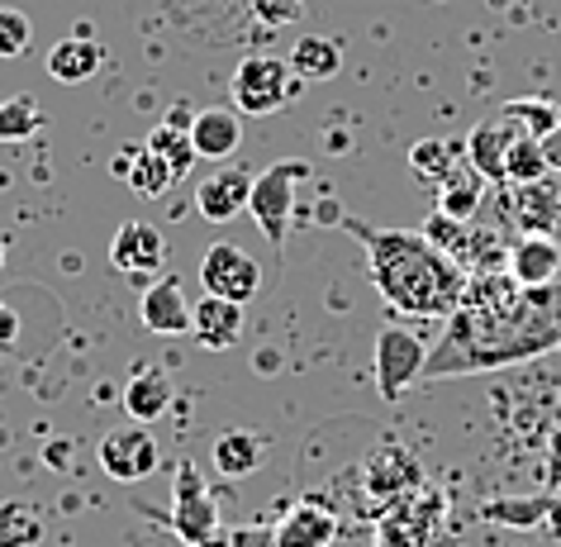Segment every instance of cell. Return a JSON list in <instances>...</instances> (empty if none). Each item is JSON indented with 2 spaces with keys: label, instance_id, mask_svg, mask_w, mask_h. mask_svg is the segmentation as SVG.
I'll use <instances>...</instances> for the list:
<instances>
[{
  "label": "cell",
  "instance_id": "6da1fadb",
  "mask_svg": "<svg viewBox=\"0 0 561 547\" xmlns=\"http://www.w3.org/2000/svg\"><path fill=\"white\" fill-rule=\"evenodd\" d=\"M347 233L367 248L371 262V282L386 296V305L396 315L410 319H453L467 300V266L453 262L447 252H438L424 233L410 229H376V224H362L353 215L339 219Z\"/></svg>",
  "mask_w": 561,
  "mask_h": 547
},
{
  "label": "cell",
  "instance_id": "7a4b0ae2",
  "mask_svg": "<svg viewBox=\"0 0 561 547\" xmlns=\"http://www.w3.org/2000/svg\"><path fill=\"white\" fill-rule=\"evenodd\" d=\"M419 486H424V467H419V457L404 443L381 438L367 457H362L357 486H347V490H353V510L357 514L381 518L390 504H400L404 495H414Z\"/></svg>",
  "mask_w": 561,
  "mask_h": 547
},
{
  "label": "cell",
  "instance_id": "3957f363",
  "mask_svg": "<svg viewBox=\"0 0 561 547\" xmlns=\"http://www.w3.org/2000/svg\"><path fill=\"white\" fill-rule=\"evenodd\" d=\"M300 181H310V162H305V158H280V162L266 167L262 176H252L248 215H252V224H257L262 238L272 248H280V243H286V233H290Z\"/></svg>",
  "mask_w": 561,
  "mask_h": 547
},
{
  "label": "cell",
  "instance_id": "277c9868",
  "mask_svg": "<svg viewBox=\"0 0 561 547\" xmlns=\"http://www.w3.org/2000/svg\"><path fill=\"white\" fill-rule=\"evenodd\" d=\"M305 81L296 77V67L286 58H243L233 72V110L238 115H252V119H266L276 110H286L290 101L300 95Z\"/></svg>",
  "mask_w": 561,
  "mask_h": 547
},
{
  "label": "cell",
  "instance_id": "5b68a950",
  "mask_svg": "<svg viewBox=\"0 0 561 547\" xmlns=\"http://www.w3.org/2000/svg\"><path fill=\"white\" fill-rule=\"evenodd\" d=\"M172 528L176 538L186 547H209L219 538V504L209 495L205 476L191 467V461H181L176 467V486H172Z\"/></svg>",
  "mask_w": 561,
  "mask_h": 547
},
{
  "label": "cell",
  "instance_id": "8992f818",
  "mask_svg": "<svg viewBox=\"0 0 561 547\" xmlns=\"http://www.w3.org/2000/svg\"><path fill=\"white\" fill-rule=\"evenodd\" d=\"M443 524V495L438 490H414L400 504L376 518V547H433Z\"/></svg>",
  "mask_w": 561,
  "mask_h": 547
},
{
  "label": "cell",
  "instance_id": "52a82bcc",
  "mask_svg": "<svg viewBox=\"0 0 561 547\" xmlns=\"http://www.w3.org/2000/svg\"><path fill=\"white\" fill-rule=\"evenodd\" d=\"M101 467H105V476H115V481H124V486L148 481V476L162 467L158 433H152L148 424H138V419L110 429L101 438Z\"/></svg>",
  "mask_w": 561,
  "mask_h": 547
},
{
  "label": "cell",
  "instance_id": "ba28073f",
  "mask_svg": "<svg viewBox=\"0 0 561 547\" xmlns=\"http://www.w3.org/2000/svg\"><path fill=\"white\" fill-rule=\"evenodd\" d=\"M428 372V347L410 329H381L376 333V386L386 400H400L419 376Z\"/></svg>",
  "mask_w": 561,
  "mask_h": 547
},
{
  "label": "cell",
  "instance_id": "9c48e42d",
  "mask_svg": "<svg viewBox=\"0 0 561 547\" xmlns=\"http://www.w3.org/2000/svg\"><path fill=\"white\" fill-rule=\"evenodd\" d=\"M201 286H205V296L248 305V300H257V290H262V266L238 243H215V248H205V258H201Z\"/></svg>",
  "mask_w": 561,
  "mask_h": 547
},
{
  "label": "cell",
  "instance_id": "30bf717a",
  "mask_svg": "<svg viewBox=\"0 0 561 547\" xmlns=\"http://www.w3.org/2000/svg\"><path fill=\"white\" fill-rule=\"evenodd\" d=\"M110 262H115V272L124 276H152V272H162V262H167V238L158 224H148V219H129V224H119L115 238H110Z\"/></svg>",
  "mask_w": 561,
  "mask_h": 547
},
{
  "label": "cell",
  "instance_id": "8fae6325",
  "mask_svg": "<svg viewBox=\"0 0 561 547\" xmlns=\"http://www.w3.org/2000/svg\"><path fill=\"white\" fill-rule=\"evenodd\" d=\"M138 319L162 333V339H181V333H191V300H186V286H181V276L167 272L162 282H152L144 290V300H138Z\"/></svg>",
  "mask_w": 561,
  "mask_h": 547
},
{
  "label": "cell",
  "instance_id": "7c38bea8",
  "mask_svg": "<svg viewBox=\"0 0 561 547\" xmlns=\"http://www.w3.org/2000/svg\"><path fill=\"white\" fill-rule=\"evenodd\" d=\"M339 528H343V518L333 514L324 500H300L296 510L276 524L272 547H333Z\"/></svg>",
  "mask_w": 561,
  "mask_h": 547
},
{
  "label": "cell",
  "instance_id": "4fadbf2b",
  "mask_svg": "<svg viewBox=\"0 0 561 547\" xmlns=\"http://www.w3.org/2000/svg\"><path fill=\"white\" fill-rule=\"evenodd\" d=\"M504 262H510V276L524 290H542L561 276V243L552 233H524Z\"/></svg>",
  "mask_w": 561,
  "mask_h": 547
},
{
  "label": "cell",
  "instance_id": "5bb4252c",
  "mask_svg": "<svg viewBox=\"0 0 561 547\" xmlns=\"http://www.w3.org/2000/svg\"><path fill=\"white\" fill-rule=\"evenodd\" d=\"M191 339L209 347V353H229L243 339V305L224 296H201L191 305Z\"/></svg>",
  "mask_w": 561,
  "mask_h": 547
},
{
  "label": "cell",
  "instance_id": "9a60e30c",
  "mask_svg": "<svg viewBox=\"0 0 561 547\" xmlns=\"http://www.w3.org/2000/svg\"><path fill=\"white\" fill-rule=\"evenodd\" d=\"M252 201V172L248 167H224V172L205 176L201 191H195V205H201V215L209 224H229L248 209Z\"/></svg>",
  "mask_w": 561,
  "mask_h": 547
},
{
  "label": "cell",
  "instance_id": "2e32d148",
  "mask_svg": "<svg viewBox=\"0 0 561 547\" xmlns=\"http://www.w3.org/2000/svg\"><path fill=\"white\" fill-rule=\"evenodd\" d=\"M176 386L162 367H138L129 381H124V414L138 419V424H158V419L172 410Z\"/></svg>",
  "mask_w": 561,
  "mask_h": 547
},
{
  "label": "cell",
  "instance_id": "e0dca14e",
  "mask_svg": "<svg viewBox=\"0 0 561 547\" xmlns=\"http://www.w3.org/2000/svg\"><path fill=\"white\" fill-rule=\"evenodd\" d=\"M191 144L201 158L209 162H224L229 152H238V144H243V115L229 105H215V110H201L191 124Z\"/></svg>",
  "mask_w": 561,
  "mask_h": 547
},
{
  "label": "cell",
  "instance_id": "ac0fdd59",
  "mask_svg": "<svg viewBox=\"0 0 561 547\" xmlns=\"http://www.w3.org/2000/svg\"><path fill=\"white\" fill-rule=\"evenodd\" d=\"M485 186L490 181L476 172L467 152H457V162L447 167L443 181H438V209L453 215V219H476V209H481V201H485Z\"/></svg>",
  "mask_w": 561,
  "mask_h": 547
},
{
  "label": "cell",
  "instance_id": "d6986e66",
  "mask_svg": "<svg viewBox=\"0 0 561 547\" xmlns=\"http://www.w3.org/2000/svg\"><path fill=\"white\" fill-rule=\"evenodd\" d=\"M514 138H518L514 124L495 115V119L476 124L471 138L461 144V152H467L471 167H476V172H481L485 181H495V186H500V181H504V158H510V144H514Z\"/></svg>",
  "mask_w": 561,
  "mask_h": 547
},
{
  "label": "cell",
  "instance_id": "ffe728a7",
  "mask_svg": "<svg viewBox=\"0 0 561 547\" xmlns=\"http://www.w3.org/2000/svg\"><path fill=\"white\" fill-rule=\"evenodd\" d=\"M266 443L257 429H224L215 447H209V457H215V471L229 476V481H243V476H252L266 461Z\"/></svg>",
  "mask_w": 561,
  "mask_h": 547
},
{
  "label": "cell",
  "instance_id": "44dd1931",
  "mask_svg": "<svg viewBox=\"0 0 561 547\" xmlns=\"http://www.w3.org/2000/svg\"><path fill=\"white\" fill-rule=\"evenodd\" d=\"M105 67V48L95 44L91 34H72L62 44L48 48V77L62 81V87H77V81H91Z\"/></svg>",
  "mask_w": 561,
  "mask_h": 547
},
{
  "label": "cell",
  "instance_id": "7402d4cb",
  "mask_svg": "<svg viewBox=\"0 0 561 547\" xmlns=\"http://www.w3.org/2000/svg\"><path fill=\"white\" fill-rule=\"evenodd\" d=\"M518 201H514V219L524 233H552L561 224V186L552 181H533V186H514Z\"/></svg>",
  "mask_w": 561,
  "mask_h": 547
},
{
  "label": "cell",
  "instance_id": "603a6c76",
  "mask_svg": "<svg viewBox=\"0 0 561 547\" xmlns=\"http://www.w3.org/2000/svg\"><path fill=\"white\" fill-rule=\"evenodd\" d=\"M286 62L296 67L300 81H329V77L343 72V48L333 44V38H324V34H305L300 44L290 48Z\"/></svg>",
  "mask_w": 561,
  "mask_h": 547
},
{
  "label": "cell",
  "instance_id": "cb8c5ba5",
  "mask_svg": "<svg viewBox=\"0 0 561 547\" xmlns=\"http://www.w3.org/2000/svg\"><path fill=\"white\" fill-rule=\"evenodd\" d=\"M44 543V510L30 500H0V547Z\"/></svg>",
  "mask_w": 561,
  "mask_h": 547
},
{
  "label": "cell",
  "instance_id": "d4e9b609",
  "mask_svg": "<svg viewBox=\"0 0 561 547\" xmlns=\"http://www.w3.org/2000/svg\"><path fill=\"white\" fill-rule=\"evenodd\" d=\"M134 186V195H144V201H158V195L172 191V167H167L158 152H148V144H138L134 152V167H129V176H124Z\"/></svg>",
  "mask_w": 561,
  "mask_h": 547
},
{
  "label": "cell",
  "instance_id": "484cf974",
  "mask_svg": "<svg viewBox=\"0 0 561 547\" xmlns=\"http://www.w3.org/2000/svg\"><path fill=\"white\" fill-rule=\"evenodd\" d=\"M547 176V158H542V144L528 134H518L510 144V158H504V181L510 186H533V181Z\"/></svg>",
  "mask_w": 561,
  "mask_h": 547
},
{
  "label": "cell",
  "instance_id": "4316f807",
  "mask_svg": "<svg viewBox=\"0 0 561 547\" xmlns=\"http://www.w3.org/2000/svg\"><path fill=\"white\" fill-rule=\"evenodd\" d=\"M144 144H148V152H158V158H162L167 167H172V176H176V181L186 176L195 162H201V152H195L191 134H181V129H167V124H162V129H152V134L144 138Z\"/></svg>",
  "mask_w": 561,
  "mask_h": 547
},
{
  "label": "cell",
  "instance_id": "83f0119b",
  "mask_svg": "<svg viewBox=\"0 0 561 547\" xmlns=\"http://www.w3.org/2000/svg\"><path fill=\"white\" fill-rule=\"evenodd\" d=\"M500 119H510L514 129L528 138H542L561 124V110L552 101H510V105H500Z\"/></svg>",
  "mask_w": 561,
  "mask_h": 547
},
{
  "label": "cell",
  "instance_id": "f1b7e54d",
  "mask_svg": "<svg viewBox=\"0 0 561 547\" xmlns=\"http://www.w3.org/2000/svg\"><path fill=\"white\" fill-rule=\"evenodd\" d=\"M38 124H44V110L34 105V95H10L0 105V144H24L38 134Z\"/></svg>",
  "mask_w": 561,
  "mask_h": 547
},
{
  "label": "cell",
  "instance_id": "f546056e",
  "mask_svg": "<svg viewBox=\"0 0 561 547\" xmlns=\"http://www.w3.org/2000/svg\"><path fill=\"white\" fill-rule=\"evenodd\" d=\"M457 152H461V148L453 144V138H419V144L410 148V167H414V172L424 176V181H433V186H438L443 172L457 162Z\"/></svg>",
  "mask_w": 561,
  "mask_h": 547
},
{
  "label": "cell",
  "instance_id": "4dcf8cb0",
  "mask_svg": "<svg viewBox=\"0 0 561 547\" xmlns=\"http://www.w3.org/2000/svg\"><path fill=\"white\" fill-rule=\"evenodd\" d=\"M34 44V24L24 10H10L0 5V58H20L24 48Z\"/></svg>",
  "mask_w": 561,
  "mask_h": 547
},
{
  "label": "cell",
  "instance_id": "1f68e13d",
  "mask_svg": "<svg viewBox=\"0 0 561 547\" xmlns=\"http://www.w3.org/2000/svg\"><path fill=\"white\" fill-rule=\"evenodd\" d=\"M305 10V0H252V20L266 24V30H286L296 24Z\"/></svg>",
  "mask_w": 561,
  "mask_h": 547
},
{
  "label": "cell",
  "instance_id": "d6a6232c",
  "mask_svg": "<svg viewBox=\"0 0 561 547\" xmlns=\"http://www.w3.org/2000/svg\"><path fill=\"white\" fill-rule=\"evenodd\" d=\"M20 315H15V300H0V353H15L20 347Z\"/></svg>",
  "mask_w": 561,
  "mask_h": 547
},
{
  "label": "cell",
  "instance_id": "836d02e7",
  "mask_svg": "<svg viewBox=\"0 0 561 547\" xmlns=\"http://www.w3.org/2000/svg\"><path fill=\"white\" fill-rule=\"evenodd\" d=\"M195 115H201V110H195L191 101H176V105H167V129H181V134H191V124H195Z\"/></svg>",
  "mask_w": 561,
  "mask_h": 547
},
{
  "label": "cell",
  "instance_id": "e575fe53",
  "mask_svg": "<svg viewBox=\"0 0 561 547\" xmlns=\"http://www.w3.org/2000/svg\"><path fill=\"white\" fill-rule=\"evenodd\" d=\"M538 144H542L547 172H561V124H557V129H552V134H542V138H538Z\"/></svg>",
  "mask_w": 561,
  "mask_h": 547
},
{
  "label": "cell",
  "instance_id": "d590c367",
  "mask_svg": "<svg viewBox=\"0 0 561 547\" xmlns=\"http://www.w3.org/2000/svg\"><path fill=\"white\" fill-rule=\"evenodd\" d=\"M0 266H5V238H0Z\"/></svg>",
  "mask_w": 561,
  "mask_h": 547
}]
</instances>
